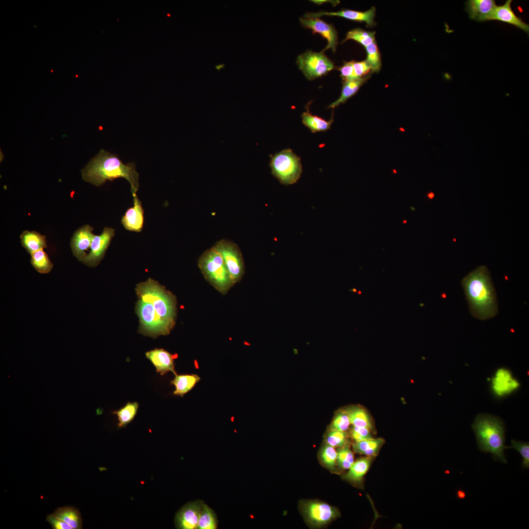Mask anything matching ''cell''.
Wrapping results in <instances>:
<instances>
[{
  "instance_id": "obj_28",
  "label": "cell",
  "mask_w": 529,
  "mask_h": 529,
  "mask_svg": "<svg viewBox=\"0 0 529 529\" xmlns=\"http://www.w3.org/2000/svg\"><path fill=\"white\" fill-rule=\"evenodd\" d=\"M353 426L365 427L373 431V424L368 412L361 407L353 406L346 409Z\"/></svg>"
},
{
  "instance_id": "obj_30",
  "label": "cell",
  "mask_w": 529,
  "mask_h": 529,
  "mask_svg": "<svg viewBox=\"0 0 529 529\" xmlns=\"http://www.w3.org/2000/svg\"><path fill=\"white\" fill-rule=\"evenodd\" d=\"M31 263L36 270L40 273H48L53 267V264L43 249L31 254Z\"/></svg>"
},
{
  "instance_id": "obj_34",
  "label": "cell",
  "mask_w": 529,
  "mask_h": 529,
  "mask_svg": "<svg viewBox=\"0 0 529 529\" xmlns=\"http://www.w3.org/2000/svg\"><path fill=\"white\" fill-rule=\"evenodd\" d=\"M337 467L341 470L350 468L353 463L354 455L348 443L342 447L339 448L337 451Z\"/></svg>"
},
{
  "instance_id": "obj_13",
  "label": "cell",
  "mask_w": 529,
  "mask_h": 529,
  "mask_svg": "<svg viewBox=\"0 0 529 529\" xmlns=\"http://www.w3.org/2000/svg\"><path fill=\"white\" fill-rule=\"evenodd\" d=\"M203 502L200 500L189 503L176 513L175 524L180 529H197Z\"/></svg>"
},
{
  "instance_id": "obj_3",
  "label": "cell",
  "mask_w": 529,
  "mask_h": 529,
  "mask_svg": "<svg viewBox=\"0 0 529 529\" xmlns=\"http://www.w3.org/2000/svg\"><path fill=\"white\" fill-rule=\"evenodd\" d=\"M472 427L476 434L479 449L484 453H490L495 461L506 463L504 451L505 427L497 417L484 414L478 415Z\"/></svg>"
},
{
  "instance_id": "obj_45",
  "label": "cell",
  "mask_w": 529,
  "mask_h": 529,
  "mask_svg": "<svg viewBox=\"0 0 529 529\" xmlns=\"http://www.w3.org/2000/svg\"><path fill=\"white\" fill-rule=\"evenodd\" d=\"M433 196H434V195H433V193H430V194H429V197H430V198H433Z\"/></svg>"
},
{
  "instance_id": "obj_35",
  "label": "cell",
  "mask_w": 529,
  "mask_h": 529,
  "mask_svg": "<svg viewBox=\"0 0 529 529\" xmlns=\"http://www.w3.org/2000/svg\"><path fill=\"white\" fill-rule=\"evenodd\" d=\"M365 48L367 52L365 60L371 68V72H378L381 69L382 62L381 54L376 43L374 42Z\"/></svg>"
},
{
  "instance_id": "obj_23",
  "label": "cell",
  "mask_w": 529,
  "mask_h": 529,
  "mask_svg": "<svg viewBox=\"0 0 529 529\" xmlns=\"http://www.w3.org/2000/svg\"><path fill=\"white\" fill-rule=\"evenodd\" d=\"M200 380L197 374L175 375L174 378L170 381V384L175 386L173 394L183 397L191 391Z\"/></svg>"
},
{
  "instance_id": "obj_4",
  "label": "cell",
  "mask_w": 529,
  "mask_h": 529,
  "mask_svg": "<svg viewBox=\"0 0 529 529\" xmlns=\"http://www.w3.org/2000/svg\"><path fill=\"white\" fill-rule=\"evenodd\" d=\"M136 291L140 300L151 304L161 317L175 325L177 301L174 294L151 278L137 284Z\"/></svg>"
},
{
  "instance_id": "obj_14",
  "label": "cell",
  "mask_w": 529,
  "mask_h": 529,
  "mask_svg": "<svg viewBox=\"0 0 529 529\" xmlns=\"http://www.w3.org/2000/svg\"><path fill=\"white\" fill-rule=\"evenodd\" d=\"M376 8L372 6L370 9L364 11H358L350 9H342L337 12L320 11L317 13H306L307 18H319L322 16H338L359 22H364L368 27L374 26Z\"/></svg>"
},
{
  "instance_id": "obj_20",
  "label": "cell",
  "mask_w": 529,
  "mask_h": 529,
  "mask_svg": "<svg viewBox=\"0 0 529 529\" xmlns=\"http://www.w3.org/2000/svg\"><path fill=\"white\" fill-rule=\"evenodd\" d=\"M492 388L499 396L508 394L517 389L519 383L513 378L509 370L505 368L499 369L492 379Z\"/></svg>"
},
{
  "instance_id": "obj_18",
  "label": "cell",
  "mask_w": 529,
  "mask_h": 529,
  "mask_svg": "<svg viewBox=\"0 0 529 529\" xmlns=\"http://www.w3.org/2000/svg\"><path fill=\"white\" fill-rule=\"evenodd\" d=\"M146 357L155 367L157 373L164 375L168 372L176 374L172 355L164 349L156 348L145 353Z\"/></svg>"
},
{
  "instance_id": "obj_22",
  "label": "cell",
  "mask_w": 529,
  "mask_h": 529,
  "mask_svg": "<svg viewBox=\"0 0 529 529\" xmlns=\"http://www.w3.org/2000/svg\"><path fill=\"white\" fill-rule=\"evenodd\" d=\"M369 77L370 75H366L361 78L343 81L340 96L335 101L332 103L328 106V108L334 109L339 104L345 102L358 91L360 87L369 79Z\"/></svg>"
},
{
  "instance_id": "obj_42",
  "label": "cell",
  "mask_w": 529,
  "mask_h": 529,
  "mask_svg": "<svg viewBox=\"0 0 529 529\" xmlns=\"http://www.w3.org/2000/svg\"><path fill=\"white\" fill-rule=\"evenodd\" d=\"M47 521L53 529H72L69 524L56 517L53 513L47 516Z\"/></svg>"
},
{
  "instance_id": "obj_8",
  "label": "cell",
  "mask_w": 529,
  "mask_h": 529,
  "mask_svg": "<svg viewBox=\"0 0 529 529\" xmlns=\"http://www.w3.org/2000/svg\"><path fill=\"white\" fill-rule=\"evenodd\" d=\"M302 514L309 526L321 528L340 516L336 507L318 500H302L299 503Z\"/></svg>"
},
{
  "instance_id": "obj_5",
  "label": "cell",
  "mask_w": 529,
  "mask_h": 529,
  "mask_svg": "<svg viewBox=\"0 0 529 529\" xmlns=\"http://www.w3.org/2000/svg\"><path fill=\"white\" fill-rule=\"evenodd\" d=\"M198 266L206 280L221 294H226L234 286L222 256L215 246L200 256Z\"/></svg>"
},
{
  "instance_id": "obj_32",
  "label": "cell",
  "mask_w": 529,
  "mask_h": 529,
  "mask_svg": "<svg viewBox=\"0 0 529 529\" xmlns=\"http://www.w3.org/2000/svg\"><path fill=\"white\" fill-rule=\"evenodd\" d=\"M375 34V32L366 31L359 28H355L347 32L342 43L352 39L366 47L376 42Z\"/></svg>"
},
{
  "instance_id": "obj_16",
  "label": "cell",
  "mask_w": 529,
  "mask_h": 529,
  "mask_svg": "<svg viewBox=\"0 0 529 529\" xmlns=\"http://www.w3.org/2000/svg\"><path fill=\"white\" fill-rule=\"evenodd\" d=\"M134 205L127 210L122 217L121 222L127 230L140 232L144 222V209L136 193H133Z\"/></svg>"
},
{
  "instance_id": "obj_19",
  "label": "cell",
  "mask_w": 529,
  "mask_h": 529,
  "mask_svg": "<svg viewBox=\"0 0 529 529\" xmlns=\"http://www.w3.org/2000/svg\"><path fill=\"white\" fill-rule=\"evenodd\" d=\"M512 1L507 0L504 4L497 6L489 20H497L508 23L524 31L529 35V25L514 13L511 7Z\"/></svg>"
},
{
  "instance_id": "obj_38",
  "label": "cell",
  "mask_w": 529,
  "mask_h": 529,
  "mask_svg": "<svg viewBox=\"0 0 529 529\" xmlns=\"http://www.w3.org/2000/svg\"><path fill=\"white\" fill-rule=\"evenodd\" d=\"M512 446L507 447V448H513L516 450L523 458L522 467L523 468H529V443L521 441L511 440Z\"/></svg>"
},
{
  "instance_id": "obj_37",
  "label": "cell",
  "mask_w": 529,
  "mask_h": 529,
  "mask_svg": "<svg viewBox=\"0 0 529 529\" xmlns=\"http://www.w3.org/2000/svg\"><path fill=\"white\" fill-rule=\"evenodd\" d=\"M351 424L349 415L346 409L336 413L329 427V430L346 432Z\"/></svg>"
},
{
  "instance_id": "obj_36",
  "label": "cell",
  "mask_w": 529,
  "mask_h": 529,
  "mask_svg": "<svg viewBox=\"0 0 529 529\" xmlns=\"http://www.w3.org/2000/svg\"><path fill=\"white\" fill-rule=\"evenodd\" d=\"M348 434L346 432L328 430L325 436V443L335 448H341L348 444Z\"/></svg>"
},
{
  "instance_id": "obj_39",
  "label": "cell",
  "mask_w": 529,
  "mask_h": 529,
  "mask_svg": "<svg viewBox=\"0 0 529 529\" xmlns=\"http://www.w3.org/2000/svg\"><path fill=\"white\" fill-rule=\"evenodd\" d=\"M370 429L365 428L353 426L350 432V435L355 442L373 438Z\"/></svg>"
},
{
  "instance_id": "obj_29",
  "label": "cell",
  "mask_w": 529,
  "mask_h": 529,
  "mask_svg": "<svg viewBox=\"0 0 529 529\" xmlns=\"http://www.w3.org/2000/svg\"><path fill=\"white\" fill-rule=\"evenodd\" d=\"M138 408V403L128 402L122 408L114 411L112 413L118 417L119 427H124L132 421L137 414Z\"/></svg>"
},
{
  "instance_id": "obj_46",
  "label": "cell",
  "mask_w": 529,
  "mask_h": 529,
  "mask_svg": "<svg viewBox=\"0 0 529 529\" xmlns=\"http://www.w3.org/2000/svg\"><path fill=\"white\" fill-rule=\"evenodd\" d=\"M406 222H407V220H403V223H406Z\"/></svg>"
},
{
  "instance_id": "obj_27",
  "label": "cell",
  "mask_w": 529,
  "mask_h": 529,
  "mask_svg": "<svg viewBox=\"0 0 529 529\" xmlns=\"http://www.w3.org/2000/svg\"><path fill=\"white\" fill-rule=\"evenodd\" d=\"M53 514L69 524L72 529L82 528V520L80 513L74 507L66 506L57 508Z\"/></svg>"
},
{
  "instance_id": "obj_41",
  "label": "cell",
  "mask_w": 529,
  "mask_h": 529,
  "mask_svg": "<svg viewBox=\"0 0 529 529\" xmlns=\"http://www.w3.org/2000/svg\"><path fill=\"white\" fill-rule=\"evenodd\" d=\"M353 62L354 61L345 62L339 69L340 76L343 81L356 79L354 76Z\"/></svg>"
},
{
  "instance_id": "obj_47",
  "label": "cell",
  "mask_w": 529,
  "mask_h": 529,
  "mask_svg": "<svg viewBox=\"0 0 529 529\" xmlns=\"http://www.w3.org/2000/svg\"><path fill=\"white\" fill-rule=\"evenodd\" d=\"M353 291H354V292H356V289H353Z\"/></svg>"
},
{
  "instance_id": "obj_31",
  "label": "cell",
  "mask_w": 529,
  "mask_h": 529,
  "mask_svg": "<svg viewBox=\"0 0 529 529\" xmlns=\"http://www.w3.org/2000/svg\"><path fill=\"white\" fill-rule=\"evenodd\" d=\"M337 452L335 448L326 443L319 453V457L322 465L333 472L337 470Z\"/></svg>"
},
{
  "instance_id": "obj_26",
  "label": "cell",
  "mask_w": 529,
  "mask_h": 529,
  "mask_svg": "<svg viewBox=\"0 0 529 529\" xmlns=\"http://www.w3.org/2000/svg\"><path fill=\"white\" fill-rule=\"evenodd\" d=\"M384 443L385 440L383 438H373L355 442L353 444V448L356 453L373 457L378 455Z\"/></svg>"
},
{
  "instance_id": "obj_25",
  "label": "cell",
  "mask_w": 529,
  "mask_h": 529,
  "mask_svg": "<svg viewBox=\"0 0 529 529\" xmlns=\"http://www.w3.org/2000/svg\"><path fill=\"white\" fill-rule=\"evenodd\" d=\"M20 237L23 246L30 254L47 247L45 236L35 231H24Z\"/></svg>"
},
{
  "instance_id": "obj_1",
  "label": "cell",
  "mask_w": 529,
  "mask_h": 529,
  "mask_svg": "<svg viewBox=\"0 0 529 529\" xmlns=\"http://www.w3.org/2000/svg\"><path fill=\"white\" fill-rule=\"evenodd\" d=\"M461 284L470 313L474 317L487 320L497 315L496 293L486 266H480L472 271L463 278Z\"/></svg>"
},
{
  "instance_id": "obj_15",
  "label": "cell",
  "mask_w": 529,
  "mask_h": 529,
  "mask_svg": "<svg viewBox=\"0 0 529 529\" xmlns=\"http://www.w3.org/2000/svg\"><path fill=\"white\" fill-rule=\"evenodd\" d=\"M93 228L85 225L79 228L74 234L71 243L73 255L80 261L83 262L87 254L86 251L90 248L94 236Z\"/></svg>"
},
{
  "instance_id": "obj_21",
  "label": "cell",
  "mask_w": 529,
  "mask_h": 529,
  "mask_svg": "<svg viewBox=\"0 0 529 529\" xmlns=\"http://www.w3.org/2000/svg\"><path fill=\"white\" fill-rule=\"evenodd\" d=\"M372 460V457L360 458L353 462L349 471L342 476V478L353 484H361L370 467Z\"/></svg>"
},
{
  "instance_id": "obj_40",
  "label": "cell",
  "mask_w": 529,
  "mask_h": 529,
  "mask_svg": "<svg viewBox=\"0 0 529 529\" xmlns=\"http://www.w3.org/2000/svg\"><path fill=\"white\" fill-rule=\"evenodd\" d=\"M353 69L355 78L363 77L370 72L371 68L366 60L353 62Z\"/></svg>"
},
{
  "instance_id": "obj_33",
  "label": "cell",
  "mask_w": 529,
  "mask_h": 529,
  "mask_svg": "<svg viewBox=\"0 0 529 529\" xmlns=\"http://www.w3.org/2000/svg\"><path fill=\"white\" fill-rule=\"evenodd\" d=\"M217 524V520L214 511L203 503L197 529H216Z\"/></svg>"
},
{
  "instance_id": "obj_43",
  "label": "cell",
  "mask_w": 529,
  "mask_h": 529,
  "mask_svg": "<svg viewBox=\"0 0 529 529\" xmlns=\"http://www.w3.org/2000/svg\"><path fill=\"white\" fill-rule=\"evenodd\" d=\"M456 496L458 499H463L465 497V493L463 490L459 489L456 492Z\"/></svg>"
},
{
  "instance_id": "obj_7",
  "label": "cell",
  "mask_w": 529,
  "mask_h": 529,
  "mask_svg": "<svg viewBox=\"0 0 529 529\" xmlns=\"http://www.w3.org/2000/svg\"><path fill=\"white\" fill-rule=\"evenodd\" d=\"M136 313L140 319L139 332L144 335L156 337L168 335L174 325L161 317L150 303L139 300Z\"/></svg>"
},
{
  "instance_id": "obj_11",
  "label": "cell",
  "mask_w": 529,
  "mask_h": 529,
  "mask_svg": "<svg viewBox=\"0 0 529 529\" xmlns=\"http://www.w3.org/2000/svg\"><path fill=\"white\" fill-rule=\"evenodd\" d=\"M115 235V230L105 227L99 235H94L90 246V251L83 261L89 266H96L103 257L111 240Z\"/></svg>"
},
{
  "instance_id": "obj_44",
  "label": "cell",
  "mask_w": 529,
  "mask_h": 529,
  "mask_svg": "<svg viewBox=\"0 0 529 529\" xmlns=\"http://www.w3.org/2000/svg\"><path fill=\"white\" fill-rule=\"evenodd\" d=\"M224 67H225V64H221L216 65L215 66V68H216V70L220 71V69H223L224 68Z\"/></svg>"
},
{
  "instance_id": "obj_9",
  "label": "cell",
  "mask_w": 529,
  "mask_h": 529,
  "mask_svg": "<svg viewBox=\"0 0 529 529\" xmlns=\"http://www.w3.org/2000/svg\"><path fill=\"white\" fill-rule=\"evenodd\" d=\"M214 246L221 254L235 285L241 280L245 272L244 261L239 246L233 242L224 239L217 241Z\"/></svg>"
},
{
  "instance_id": "obj_17",
  "label": "cell",
  "mask_w": 529,
  "mask_h": 529,
  "mask_svg": "<svg viewBox=\"0 0 529 529\" xmlns=\"http://www.w3.org/2000/svg\"><path fill=\"white\" fill-rule=\"evenodd\" d=\"M496 5L494 0H469L465 10L470 19L479 22L489 21Z\"/></svg>"
},
{
  "instance_id": "obj_2",
  "label": "cell",
  "mask_w": 529,
  "mask_h": 529,
  "mask_svg": "<svg viewBox=\"0 0 529 529\" xmlns=\"http://www.w3.org/2000/svg\"><path fill=\"white\" fill-rule=\"evenodd\" d=\"M83 179L96 186L107 180L124 178L130 184L132 194L136 193L139 187V175L134 163L124 164L117 155L101 149L82 169Z\"/></svg>"
},
{
  "instance_id": "obj_6",
  "label": "cell",
  "mask_w": 529,
  "mask_h": 529,
  "mask_svg": "<svg viewBox=\"0 0 529 529\" xmlns=\"http://www.w3.org/2000/svg\"><path fill=\"white\" fill-rule=\"evenodd\" d=\"M272 174L285 185L297 182L302 173L301 160L291 149H285L271 156Z\"/></svg>"
},
{
  "instance_id": "obj_10",
  "label": "cell",
  "mask_w": 529,
  "mask_h": 529,
  "mask_svg": "<svg viewBox=\"0 0 529 529\" xmlns=\"http://www.w3.org/2000/svg\"><path fill=\"white\" fill-rule=\"evenodd\" d=\"M297 65L305 77L309 80L325 75L334 69V63L322 51H307L300 54Z\"/></svg>"
},
{
  "instance_id": "obj_12",
  "label": "cell",
  "mask_w": 529,
  "mask_h": 529,
  "mask_svg": "<svg viewBox=\"0 0 529 529\" xmlns=\"http://www.w3.org/2000/svg\"><path fill=\"white\" fill-rule=\"evenodd\" d=\"M299 21L305 28L311 29L313 34L318 33L328 41V44L322 52L331 49L336 51L338 45L337 31L331 24H328L319 18H307L301 17Z\"/></svg>"
},
{
  "instance_id": "obj_48",
  "label": "cell",
  "mask_w": 529,
  "mask_h": 529,
  "mask_svg": "<svg viewBox=\"0 0 529 529\" xmlns=\"http://www.w3.org/2000/svg\"><path fill=\"white\" fill-rule=\"evenodd\" d=\"M359 294H361V292L360 291H359Z\"/></svg>"
},
{
  "instance_id": "obj_24",
  "label": "cell",
  "mask_w": 529,
  "mask_h": 529,
  "mask_svg": "<svg viewBox=\"0 0 529 529\" xmlns=\"http://www.w3.org/2000/svg\"><path fill=\"white\" fill-rule=\"evenodd\" d=\"M309 105L308 104L306 106L307 110L301 115L303 124L312 133L324 132L329 130L334 122L333 116L330 120H326L321 117L312 114L309 110Z\"/></svg>"
}]
</instances>
